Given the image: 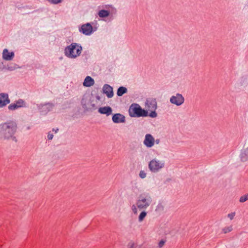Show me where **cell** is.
<instances>
[{"instance_id":"6da1fadb","label":"cell","mask_w":248,"mask_h":248,"mask_svg":"<svg viewBox=\"0 0 248 248\" xmlns=\"http://www.w3.org/2000/svg\"><path fill=\"white\" fill-rule=\"evenodd\" d=\"M103 101L104 96L100 91H88L83 97L82 104L86 109L95 110L102 104Z\"/></svg>"},{"instance_id":"7a4b0ae2","label":"cell","mask_w":248,"mask_h":248,"mask_svg":"<svg viewBox=\"0 0 248 248\" xmlns=\"http://www.w3.org/2000/svg\"><path fill=\"white\" fill-rule=\"evenodd\" d=\"M116 13V9L114 6L110 4H103L97 8L96 16L99 21L109 22L114 19Z\"/></svg>"},{"instance_id":"3957f363","label":"cell","mask_w":248,"mask_h":248,"mask_svg":"<svg viewBox=\"0 0 248 248\" xmlns=\"http://www.w3.org/2000/svg\"><path fill=\"white\" fill-rule=\"evenodd\" d=\"M16 130V124L13 121L3 124L1 127V136L2 138L8 139L14 135Z\"/></svg>"},{"instance_id":"277c9868","label":"cell","mask_w":248,"mask_h":248,"mask_svg":"<svg viewBox=\"0 0 248 248\" xmlns=\"http://www.w3.org/2000/svg\"><path fill=\"white\" fill-rule=\"evenodd\" d=\"M82 51V47L80 44L73 43L65 49L64 54L68 58H75L81 55Z\"/></svg>"},{"instance_id":"5b68a950","label":"cell","mask_w":248,"mask_h":248,"mask_svg":"<svg viewBox=\"0 0 248 248\" xmlns=\"http://www.w3.org/2000/svg\"><path fill=\"white\" fill-rule=\"evenodd\" d=\"M98 27V24L96 21H94L80 25L79 26V30L82 34L91 36L97 30Z\"/></svg>"},{"instance_id":"8992f818","label":"cell","mask_w":248,"mask_h":248,"mask_svg":"<svg viewBox=\"0 0 248 248\" xmlns=\"http://www.w3.org/2000/svg\"><path fill=\"white\" fill-rule=\"evenodd\" d=\"M129 114L132 117L149 116V113L147 110L142 108L139 105L132 104L129 109Z\"/></svg>"},{"instance_id":"52a82bcc","label":"cell","mask_w":248,"mask_h":248,"mask_svg":"<svg viewBox=\"0 0 248 248\" xmlns=\"http://www.w3.org/2000/svg\"><path fill=\"white\" fill-rule=\"evenodd\" d=\"M152 199L148 193H144L140 195L137 199V205L140 209H145L151 204Z\"/></svg>"},{"instance_id":"ba28073f","label":"cell","mask_w":248,"mask_h":248,"mask_svg":"<svg viewBox=\"0 0 248 248\" xmlns=\"http://www.w3.org/2000/svg\"><path fill=\"white\" fill-rule=\"evenodd\" d=\"M146 110L149 113V116L155 118L157 116L156 110L157 109V103L155 99H148L145 102Z\"/></svg>"},{"instance_id":"9c48e42d","label":"cell","mask_w":248,"mask_h":248,"mask_svg":"<svg viewBox=\"0 0 248 248\" xmlns=\"http://www.w3.org/2000/svg\"><path fill=\"white\" fill-rule=\"evenodd\" d=\"M164 166V162H161L157 159H153L150 162L149 164V167L151 171L156 173Z\"/></svg>"},{"instance_id":"30bf717a","label":"cell","mask_w":248,"mask_h":248,"mask_svg":"<svg viewBox=\"0 0 248 248\" xmlns=\"http://www.w3.org/2000/svg\"><path fill=\"white\" fill-rule=\"evenodd\" d=\"M184 97L179 94H177L175 96H172L170 99L171 102L177 106L181 105V104L184 103Z\"/></svg>"},{"instance_id":"8fae6325","label":"cell","mask_w":248,"mask_h":248,"mask_svg":"<svg viewBox=\"0 0 248 248\" xmlns=\"http://www.w3.org/2000/svg\"><path fill=\"white\" fill-rule=\"evenodd\" d=\"M26 106V104L24 100L19 99L9 106L8 109L10 110H15L19 108L25 107Z\"/></svg>"},{"instance_id":"7c38bea8","label":"cell","mask_w":248,"mask_h":248,"mask_svg":"<svg viewBox=\"0 0 248 248\" xmlns=\"http://www.w3.org/2000/svg\"><path fill=\"white\" fill-rule=\"evenodd\" d=\"M102 91L106 95L107 97L109 98H111L114 96V91L112 87L108 84H105L102 88Z\"/></svg>"},{"instance_id":"4fadbf2b","label":"cell","mask_w":248,"mask_h":248,"mask_svg":"<svg viewBox=\"0 0 248 248\" xmlns=\"http://www.w3.org/2000/svg\"><path fill=\"white\" fill-rule=\"evenodd\" d=\"M144 144L147 147H151L155 144V139L151 134H147L145 136Z\"/></svg>"},{"instance_id":"5bb4252c","label":"cell","mask_w":248,"mask_h":248,"mask_svg":"<svg viewBox=\"0 0 248 248\" xmlns=\"http://www.w3.org/2000/svg\"><path fill=\"white\" fill-rule=\"evenodd\" d=\"M10 103V99L8 97V94L6 93L1 94V102L0 106L3 108Z\"/></svg>"},{"instance_id":"9a60e30c","label":"cell","mask_w":248,"mask_h":248,"mask_svg":"<svg viewBox=\"0 0 248 248\" xmlns=\"http://www.w3.org/2000/svg\"><path fill=\"white\" fill-rule=\"evenodd\" d=\"M15 56V54L13 51H9L7 49H4L3 51V59L6 61H11L13 60Z\"/></svg>"},{"instance_id":"2e32d148","label":"cell","mask_w":248,"mask_h":248,"mask_svg":"<svg viewBox=\"0 0 248 248\" xmlns=\"http://www.w3.org/2000/svg\"><path fill=\"white\" fill-rule=\"evenodd\" d=\"M112 121L115 123H121L126 122L125 117L121 114H115L112 117Z\"/></svg>"},{"instance_id":"e0dca14e","label":"cell","mask_w":248,"mask_h":248,"mask_svg":"<svg viewBox=\"0 0 248 248\" xmlns=\"http://www.w3.org/2000/svg\"><path fill=\"white\" fill-rule=\"evenodd\" d=\"M95 84V81L91 77L87 76V77L85 78L84 81V86L86 87H90L93 86Z\"/></svg>"},{"instance_id":"ac0fdd59","label":"cell","mask_w":248,"mask_h":248,"mask_svg":"<svg viewBox=\"0 0 248 248\" xmlns=\"http://www.w3.org/2000/svg\"><path fill=\"white\" fill-rule=\"evenodd\" d=\"M99 111L100 114H106L107 116H109L112 113V109L110 107H101L99 109Z\"/></svg>"},{"instance_id":"d6986e66","label":"cell","mask_w":248,"mask_h":248,"mask_svg":"<svg viewBox=\"0 0 248 248\" xmlns=\"http://www.w3.org/2000/svg\"><path fill=\"white\" fill-rule=\"evenodd\" d=\"M241 158L243 162H246V160H248V148L244 150L243 152H242Z\"/></svg>"},{"instance_id":"ffe728a7","label":"cell","mask_w":248,"mask_h":248,"mask_svg":"<svg viewBox=\"0 0 248 248\" xmlns=\"http://www.w3.org/2000/svg\"><path fill=\"white\" fill-rule=\"evenodd\" d=\"M128 91V90L126 87H120L117 91V95L118 96H122L124 94L126 93Z\"/></svg>"},{"instance_id":"44dd1931","label":"cell","mask_w":248,"mask_h":248,"mask_svg":"<svg viewBox=\"0 0 248 248\" xmlns=\"http://www.w3.org/2000/svg\"><path fill=\"white\" fill-rule=\"evenodd\" d=\"M147 213L144 212V211L142 212L140 215H139V221H140V222L143 221L144 218H145L146 216H147Z\"/></svg>"},{"instance_id":"7402d4cb","label":"cell","mask_w":248,"mask_h":248,"mask_svg":"<svg viewBox=\"0 0 248 248\" xmlns=\"http://www.w3.org/2000/svg\"><path fill=\"white\" fill-rule=\"evenodd\" d=\"M233 230V228L232 226H228L227 227H225L223 229V233L226 234V233H229V232H231Z\"/></svg>"},{"instance_id":"603a6c76","label":"cell","mask_w":248,"mask_h":248,"mask_svg":"<svg viewBox=\"0 0 248 248\" xmlns=\"http://www.w3.org/2000/svg\"><path fill=\"white\" fill-rule=\"evenodd\" d=\"M248 200V194H245L242 196L240 199V202L241 203H244Z\"/></svg>"},{"instance_id":"cb8c5ba5","label":"cell","mask_w":248,"mask_h":248,"mask_svg":"<svg viewBox=\"0 0 248 248\" xmlns=\"http://www.w3.org/2000/svg\"><path fill=\"white\" fill-rule=\"evenodd\" d=\"M139 176H140V177L142 178H144L146 177V176H147V174L145 173V172L144 171H141L140 172V174H139Z\"/></svg>"},{"instance_id":"d4e9b609","label":"cell","mask_w":248,"mask_h":248,"mask_svg":"<svg viewBox=\"0 0 248 248\" xmlns=\"http://www.w3.org/2000/svg\"><path fill=\"white\" fill-rule=\"evenodd\" d=\"M165 242H166V240L165 239H162V240H160L159 241V248H160L163 247V246L164 245Z\"/></svg>"},{"instance_id":"484cf974","label":"cell","mask_w":248,"mask_h":248,"mask_svg":"<svg viewBox=\"0 0 248 248\" xmlns=\"http://www.w3.org/2000/svg\"><path fill=\"white\" fill-rule=\"evenodd\" d=\"M235 215H236V213H231L230 214H229L228 215V217L230 218L231 220H232V219H234V217L235 216Z\"/></svg>"},{"instance_id":"4316f807","label":"cell","mask_w":248,"mask_h":248,"mask_svg":"<svg viewBox=\"0 0 248 248\" xmlns=\"http://www.w3.org/2000/svg\"><path fill=\"white\" fill-rule=\"evenodd\" d=\"M49 1V3H51V4H59V3H60L62 2V1Z\"/></svg>"},{"instance_id":"83f0119b","label":"cell","mask_w":248,"mask_h":248,"mask_svg":"<svg viewBox=\"0 0 248 248\" xmlns=\"http://www.w3.org/2000/svg\"><path fill=\"white\" fill-rule=\"evenodd\" d=\"M132 211H133V213H134V214H136V213H137V208H136V207H135L134 205H133V206H132Z\"/></svg>"}]
</instances>
